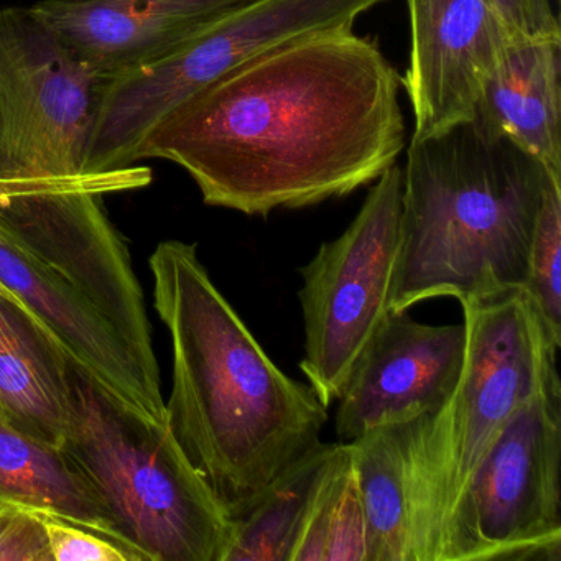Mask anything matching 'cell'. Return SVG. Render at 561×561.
Returning <instances> with one entry per match:
<instances>
[{
	"instance_id": "cell-25",
	"label": "cell",
	"mask_w": 561,
	"mask_h": 561,
	"mask_svg": "<svg viewBox=\"0 0 561 561\" xmlns=\"http://www.w3.org/2000/svg\"><path fill=\"white\" fill-rule=\"evenodd\" d=\"M511 25L527 38H561L558 0H488Z\"/></svg>"
},
{
	"instance_id": "cell-4",
	"label": "cell",
	"mask_w": 561,
	"mask_h": 561,
	"mask_svg": "<svg viewBox=\"0 0 561 561\" xmlns=\"http://www.w3.org/2000/svg\"><path fill=\"white\" fill-rule=\"evenodd\" d=\"M461 376L439 409L392 425L399 439L410 561H442L446 527L502 426L531 397L560 382V346L524 290L462 301Z\"/></svg>"
},
{
	"instance_id": "cell-10",
	"label": "cell",
	"mask_w": 561,
	"mask_h": 561,
	"mask_svg": "<svg viewBox=\"0 0 561 561\" xmlns=\"http://www.w3.org/2000/svg\"><path fill=\"white\" fill-rule=\"evenodd\" d=\"M101 195L28 193L0 202V232L77 288L160 380L142 288Z\"/></svg>"
},
{
	"instance_id": "cell-8",
	"label": "cell",
	"mask_w": 561,
	"mask_h": 561,
	"mask_svg": "<svg viewBox=\"0 0 561 561\" xmlns=\"http://www.w3.org/2000/svg\"><path fill=\"white\" fill-rule=\"evenodd\" d=\"M374 183L346 231L321 244L300 271V369L327 407L343 392L392 305L402 232V167L393 163Z\"/></svg>"
},
{
	"instance_id": "cell-5",
	"label": "cell",
	"mask_w": 561,
	"mask_h": 561,
	"mask_svg": "<svg viewBox=\"0 0 561 561\" xmlns=\"http://www.w3.org/2000/svg\"><path fill=\"white\" fill-rule=\"evenodd\" d=\"M64 448L147 561H222L232 517L176 442L68 356Z\"/></svg>"
},
{
	"instance_id": "cell-16",
	"label": "cell",
	"mask_w": 561,
	"mask_h": 561,
	"mask_svg": "<svg viewBox=\"0 0 561 561\" xmlns=\"http://www.w3.org/2000/svg\"><path fill=\"white\" fill-rule=\"evenodd\" d=\"M67 353L21 300L0 294V415L22 432L64 446Z\"/></svg>"
},
{
	"instance_id": "cell-11",
	"label": "cell",
	"mask_w": 561,
	"mask_h": 561,
	"mask_svg": "<svg viewBox=\"0 0 561 561\" xmlns=\"http://www.w3.org/2000/svg\"><path fill=\"white\" fill-rule=\"evenodd\" d=\"M407 8L402 88L413 113L410 140H423L476 119L482 88L518 34L488 0H407Z\"/></svg>"
},
{
	"instance_id": "cell-9",
	"label": "cell",
	"mask_w": 561,
	"mask_h": 561,
	"mask_svg": "<svg viewBox=\"0 0 561 561\" xmlns=\"http://www.w3.org/2000/svg\"><path fill=\"white\" fill-rule=\"evenodd\" d=\"M104 84L34 9H0V179L84 175Z\"/></svg>"
},
{
	"instance_id": "cell-3",
	"label": "cell",
	"mask_w": 561,
	"mask_h": 561,
	"mask_svg": "<svg viewBox=\"0 0 561 561\" xmlns=\"http://www.w3.org/2000/svg\"><path fill=\"white\" fill-rule=\"evenodd\" d=\"M402 173L390 311L524 288L541 193L553 173L476 121L410 140Z\"/></svg>"
},
{
	"instance_id": "cell-7",
	"label": "cell",
	"mask_w": 561,
	"mask_h": 561,
	"mask_svg": "<svg viewBox=\"0 0 561 561\" xmlns=\"http://www.w3.org/2000/svg\"><path fill=\"white\" fill-rule=\"evenodd\" d=\"M561 382L515 410L459 497L442 561L561 560Z\"/></svg>"
},
{
	"instance_id": "cell-1",
	"label": "cell",
	"mask_w": 561,
	"mask_h": 561,
	"mask_svg": "<svg viewBox=\"0 0 561 561\" xmlns=\"http://www.w3.org/2000/svg\"><path fill=\"white\" fill-rule=\"evenodd\" d=\"M402 78L353 27L277 45L203 88L147 137L137 162L182 167L206 205L248 216L343 198L405 149Z\"/></svg>"
},
{
	"instance_id": "cell-22",
	"label": "cell",
	"mask_w": 561,
	"mask_h": 561,
	"mask_svg": "<svg viewBox=\"0 0 561 561\" xmlns=\"http://www.w3.org/2000/svg\"><path fill=\"white\" fill-rule=\"evenodd\" d=\"M152 183L149 167L130 165L103 173H84L77 176H51V179H0V202L28 193L90 192L96 195L130 192L146 188Z\"/></svg>"
},
{
	"instance_id": "cell-6",
	"label": "cell",
	"mask_w": 561,
	"mask_h": 561,
	"mask_svg": "<svg viewBox=\"0 0 561 561\" xmlns=\"http://www.w3.org/2000/svg\"><path fill=\"white\" fill-rule=\"evenodd\" d=\"M386 0H255L167 57L107 81L88 147L87 173L136 165L153 129L193 94L294 38L354 27Z\"/></svg>"
},
{
	"instance_id": "cell-14",
	"label": "cell",
	"mask_w": 561,
	"mask_h": 561,
	"mask_svg": "<svg viewBox=\"0 0 561 561\" xmlns=\"http://www.w3.org/2000/svg\"><path fill=\"white\" fill-rule=\"evenodd\" d=\"M0 282L47 328L65 353L156 422H167L160 380L140 366L103 314L60 275L0 232Z\"/></svg>"
},
{
	"instance_id": "cell-15",
	"label": "cell",
	"mask_w": 561,
	"mask_h": 561,
	"mask_svg": "<svg viewBox=\"0 0 561 561\" xmlns=\"http://www.w3.org/2000/svg\"><path fill=\"white\" fill-rule=\"evenodd\" d=\"M474 121L561 175V38L515 37L482 88Z\"/></svg>"
},
{
	"instance_id": "cell-17",
	"label": "cell",
	"mask_w": 561,
	"mask_h": 561,
	"mask_svg": "<svg viewBox=\"0 0 561 561\" xmlns=\"http://www.w3.org/2000/svg\"><path fill=\"white\" fill-rule=\"evenodd\" d=\"M0 504L54 515L124 543L96 489L64 446L22 432L0 415Z\"/></svg>"
},
{
	"instance_id": "cell-23",
	"label": "cell",
	"mask_w": 561,
	"mask_h": 561,
	"mask_svg": "<svg viewBox=\"0 0 561 561\" xmlns=\"http://www.w3.org/2000/svg\"><path fill=\"white\" fill-rule=\"evenodd\" d=\"M54 561H142L129 548L73 522L42 514Z\"/></svg>"
},
{
	"instance_id": "cell-18",
	"label": "cell",
	"mask_w": 561,
	"mask_h": 561,
	"mask_svg": "<svg viewBox=\"0 0 561 561\" xmlns=\"http://www.w3.org/2000/svg\"><path fill=\"white\" fill-rule=\"evenodd\" d=\"M340 443H318L275 476L255 501L232 518L222 561H294L314 495L336 458Z\"/></svg>"
},
{
	"instance_id": "cell-20",
	"label": "cell",
	"mask_w": 561,
	"mask_h": 561,
	"mask_svg": "<svg viewBox=\"0 0 561 561\" xmlns=\"http://www.w3.org/2000/svg\"><path fill=\"white\" fill-rule=\"evenodd\" d=\"M294 561H367V525L351 443H341L308 515Z\"/></svg>"
},
{
	"instance_id": "cell-12",
	"label": "cell",
	"mask_w": 561,
	"mask_h": 561,
	"mask_svg": "<svg viewBox=\"0 0 561 561\" xmlns=\"http://www.w3.org/2000/svg\"><path fill=\"white\" fill-rule=\"evenodd\" d=\"M466 327L419 323L390 311L337 397L336 430L350 443L439 409L461 376Z\"/></svg>"
},
{
	"instance_id": "cell-21",
	"label": "cell",
	"mask_w": 561,
	"mask_h": 561,
	"mask_svg": "<svg viewBox=\"0 0 561 561\" xmlns=\"http://www.w3.org/2000/svg\"><path fill=\"white\" fill-rule=\"evenodd\" d=\"M522 290L530 297L561 347V176L550 175L541 193Z\"/></svg>"
},
{
	"instance_id": "cell-26",
	"label": "cell",
	"mask_w": 561,
	"mask_h": 561,
	"mask_svg": "<svg viewBox=\"0 0 561 561\" xmlns=\"http://www.w3.org/2000/svg\"><path fill=\"white\" fill-rule=\"evenodd\" d=\"M0 294L5 295V297H9V298H14V300H19V298L15 297V295L12 294V291L9 290V288L5 287V285L2 284V282H0Z\"/></svg>"
},
{
	"instance_id": "cell-19",
	"label": "cell",
	"mask_w": 561,
	"mask_h": 561,
	"mask_svg": "<svg viewBox=\"0 0 561 561\" xmlns=\"http://www.w3.org/2000/svg\"><path fill=\"white\" fill-rule=\"evenodd\" d=\"M367 525V561H410L405 485L396 428L350 442Z\"/></svg>"
},
{
	"instance_id": "cell-24",
	"label": "cell",
	"mask_w": 561,
	"mask_h": 561,
	"mask_svg": "<svg viewBox=\"0 0 561 561\" xmlns=\"http://www.w3.org/2000/svg\"><path fill=\"white\" fill-rule=\"evenodd\" d=\"M0 561H54L42 514L0 504Z\"/></svg>"
},
{
	"instance_id": "cell-2",
	"label": "cell",
	"mask_w": 561,
	"mask_h": 561,
	"mask_svg": "<svg viewBox=\"0 0 561 561\" xmlns=\"http://www.w3.org/2000/svg\"><path fill=\"white\" fill-rule=\"evenodd\" d=\"M153 305L170 333L167 423L232 518L321 442L328 407L282 373L216 287L195 244L150 257Z\"/></svg>"
},
{
	"instance_id": "cell-13",
	"label": "cell",
	"mask_w": 561,
	"mask_h": 561,
	"mask_svg": "<svg viewBox=\"0 0 561 561\" xmlns=\"http://www.w3.org/2000/svg\"><path fill=\"white\" fill-rule=\"evenodd\" d=\"M255 0H41L35 12L107 83L179 50Z\"/></svg>"
}]
</instances>
